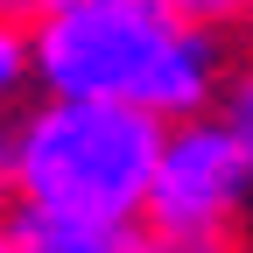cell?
<instances>
[{"label":"cell","instance_id":"1","mask_svg":"<svg viewBox=\"0 0 253 253\" xmlns=\"http://www.w3.org/2000/svg\"><path fill=\"white\" fill-rule=\"evenodd\" d=\"M28 78L63 99H120L183 120L218 99L225 42L162 0H49L28 21Z\"/></svg>","mask_w":253,"mask_h":253},{"label":"cell","instance_id":"2","mask_svg":"<svg viewBox=\"0 0 253 253\" xmlns=\"http://www.w3.org/2000/svg\"><path fill=\"white\" fill-rule=\"evenodd\" d=\"M155 141L162 120L120 99H63L42 91V106L14 120V162H7V197L36 204L78 225H106L141 239V197H148V169H155Z\"/></svg>","mask_w":253,"mask_h":253},{"label":"cell","instance_id":"3","mask_svg":"<svg viewBox=\"0 0 253 253\" xmlns=\"http://www.w3.org/2000/svg\"><path fill=\"white\" fill-rule=\"evenodd\" d=\"M253 211V141L225 113H183L162 120L141 197L148 253H225L239 246V218Z\"/></svg>","mask_w":253,"mask_h":253},{"label":"cell","instance_id":"4","mask_svg":"<svg viewBox=\"0 0 253 253\" xmlns=\"http://www.w3.org/2000/svg\"><path fill=\"white\" fill-rule=\"evenodd\" d=\"M7 253H141V239L106 232V225H78V218H56L36 204H14L7 197Z\"/></svg>","mask_w":253,"mask_h":253},{"label":"cell","instance_id":"5","mask_svg":"<svg viewBox=\"0 0 253 253\" xmlns=\"http://www.w3.org/2000/svg\"><path fill=\"white\" fill-rule=\"evenodd\" d=\"M218 113H225L239 134L253 141V56H239V63H225V78H218V99H211Z\"/></svg>","mask_w":253,"mask_h":253},{"label":"cell","instance_id":"6","mask_svg":"<svg viewBox=\"0 0 253 253\" xmlns=\"http://www.w3.org/2000/svg\"><path fill=\"white\" fill-rule=\"evenodd\" d=\"M21 84H28V21L0 14V106L21 99Z\"/></svg>","mask_w":253,"mask_h":253},{"label":"cell","instance_id":"7","mask_svg":"<svg viewBox=\"0 0 253 253\" xmlns=\"http://www.w3.org/2000/svg\"><path fill=\"white\" fill-rule=\"evenodd\" d=\"M169 14H183V21H197V28H218V36H225V28L246 14V0H162Z\"/></svg>","mask_w":253,"mask_h":253},{"label":"cell","instance_id":"8","mask_svg":"<svg viewBox=\"0 0 253 253\" xmlns=\"http://www.w3.org/2000/svg\"><path fill=\"white\" fill-rule=\"evenodd\" d=\"M42 7H49V0H0V14H14V21H36Z\"/></svg>","mask_w":253,"mask_h":253},{"label":"cell","instance_id":"9","mask_svg":"<svg viewBox=\"0 0 253 253\" xmlns=\"http://www.w3.org/2000/svg\"><path fill=\"white\" fill-rule=\"evenodd\" d=\"M7 162H14V126H0V197H7Z\"/></svg>","mask_w":253,"mask_h":253},{"label":"cell","instance_id":"10","mask_svg":"<svg viewBox=\"0 0 253 253\" xmlns=\"http://www.w3.org/2000/svg\"><path fill=\"white\" fill-rule=\"evenodd\" d=\"M0 253H7V218H0Z\"/></svg>","mask_w":253,"mask_h":253},{"label":"cell","instance_id":"11","mask_svg":"<svg viewBox=\"0 0 253 253\" xmlns=\"http://www.w3.org/2000/svg\"><path fill=\"white\" fill-rule=\"evenodd\" d=\"M239 21H246V28H253V0H246V14H239Z\"/></svg>","mask_w":253,"mask_h":253}]
</instances>
